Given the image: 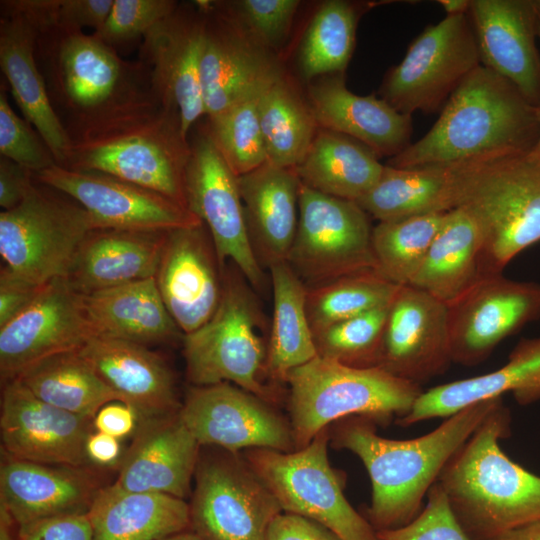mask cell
<instances>
[{
    "instance_id": "cell-42",
    "label": "cell",
    "mask_w": 540,
    "mask_h": 540,
    "mask_svg": "<svg viewBox=\"0 0 540 540\" xmlns=\"http://www.w3.org/2000/svg\"><path fill=\"white\" fill-rule=\"evenodd\" d=\"M446 213L378 222L371 237L376 270L397 285H408L421 266Z\"/></svg>"
},
{
    "instance_id": "cell-6",
    "label": "cell",
    "mask_w": 540,
    "mask_h": 540,
    "mask_svg": "<svg viewBox=\"0 0 540 540\" xmlns=\"http://www.w3.org/2000/svg\"><path fill=\"white\" fill-rule=\"evenodd\" d=\"M284 382L289 386L295 450L339 419L363 416L375 424L397 421L423 392L419 384L380 367H352L318 355L291 370Z\"/></svg>"
},
{
    "instance_id": "cell-60",
    "label": "cell",
    "mask_w": 540,
    "mask_h": 540,
    "mask_svg": "<svg viewBox=\"0 0 540 540\" xmlns=\"http://www.w3.org/2000/svg\"><path fill=\"white\" fill-rule=\"evenodd\" d=\"M161 540H201V539L193 532L183 531V532L168 536L166 538H163Z\"/></svg>"
},
{
    "instance_id": "cell-12",
    "label": "cell",
    "mask_w": 540,
    "mask_h": 540,
    "mask_svg": "<svg viewBox=\"0 0 540 540\" xmlns=\"http://www.w3.org/2000/svg\"><path fill=\"white\" fill-rule=\"evenodd\" d=\"M481 65L468 14L446 16L427 26L401 62L386 74L381 98L398 112L442 110L452 93Z\"/></svg>"
},
{
    "instance_id": "cell-19",
    "label": "cell",
    "mask_w": 540,
    "mask_h": 540,
    "mask_svg": "<svg viewBox=\"0 0 540 540\" xmlns=\"http://www.w3.org/2000/svg\"><path fill=\"white\" fill-rule=\"evenodd\" d=\"M205 30V17L177 6L144 35L139 50L155 96L179 113L186 137L205 115L200 73Z\"/></svg>"
},
{
    "instance_id": "cell-34",
    "label": "cell",
    "mask_w": 540,
    "mask_h": 540,
    "mask_svg": "<svg viewBox=\"0 0 540 540\" xmlns=\"http://www.w3.org/2000/svg\"><path fill=\"white\" fill-rule=\"evenodd\" d=\"M92 540H161L190 528V506L161 493L101 488L87 511Z\"/></svg>"
},
{
    "instance_id": "cell-33",
    "label": "cell",
    "mask_w": 540,
    "mask_h": 540,
    "mask_svg": "<svg viewBox=\"0 0 540 540\" xmlns=\"http://www.w3.org/2000/svg\"><path fill=\"white\" fill-rule=\"evenodd\" d=\"M93 337L147 346L172 341L182 333L169 314L155 278L82 294Z\"/></svg>"
},
{
    "instance_id": "cell-5",
    "label": "cell",
    "mask_w": 540,
    "mask_h": 540,
    "mask_svg": "<svg viewBox=\"0 0 540 540\" xmlns=\"http://www.w3.org/2000/svg\"><path fill=\"white\" fill-rule=\"evenodd\" d=\"M63 166L106 173L186 206L191 144L179 113L156 102L89 128L72 138Z\"/></svg>"
},
{
    "instance_id": "cell-47",
    "label": "cell",
    "mask_w": 540,
    "mask_h": 540,
    "mask_svg": "<svg viewBox=\"0 0 540 540\" xmlns=\"http://www.w3.org/2000/svg\"><path fill=\"white\" fill-rule=\"evenodd\" d=\"M178 6L171 0H113L104 24L93 35L115 49L144 35Z\"/></svg>"
},
{
    "instance_id": "cell-49",
    "label": "cell",
    "mask_w": 540,
    "mask_h": 540,
    "mask_svg": "<svg viewBox=\"0 0 540 540\" xmlns=\"http://www.w3.org/2000/svg\"><path fill=\"white\" fill-rule=\"evenodd\" d=\"M380 540H470L451 511L436 482L429 490L421 512L407 525L377 531Z\"/></svg>"
},
{
    "instance_id": "cell-16",
    "label": "cell",
    "mask_w": 540,
    "mask_h": 540,
    "mask_svg": "<svg viewBox=\"0 0 540 540\" xmlns=\"http://www.w3.org/2000/svg\"><path fill=\"white\" fill-rule=\"evenodd\" d=\"M34 178L81 205L94 229L170 231L201 223L176 201L106 173L56 164Z\"/></svg>"
},
{
    "instance_id": "cell-38",
    "label": "cell",
    "mask_w": 540,
    "mask_h": 540,
    "mask_svg": "<svg viewBox=\"0 0 540 540\" xmlns=\"http://www.w3.org/2000/svg\"><path fill=\"white\" fill-rule=\"evenodd\" d=\"M273 314L268 337L267 377L284 382L288 373L317 356L307 310V287L285 261L269 267Z\"/></svg>"
},
{
    "instance_id": "cell-20",
    "label": "cell",
    "mask_w": 540,
    "mask_h": 540,
    "mask_svg": "<svg viewBox=\"0 0 540 540\" xmlns=\"http://www.w3.org/2000/svg\"><path fill=\"white\" fill-rule=\"evenodd\" d=\"M93 419L50 405L16 379L4 382L1 396L2 449L10 457L82 468Z\"/></svg>"
},
{
    "instance_id": "cell-36",
    "label": "cell",
    "mask_w": 540,
    "mask_h": 540,
    "mask_svg": "<svg viewBox=\"0 0 540 540\" xmlns=\"http://www.w3.org/2000/svg\"><path fill=\"white\" fill-rule=\"evenodd\" d=\"M294 170L303 185L356 202L377 183L384 165L362 143L322 129L316 133L305 157Z\"/></svg>"
},
{
    "instance_id": "cell-54",
    "label": "cell",
    "mask_w": 540,
    "mask_h": 540,
    "mask_svg": "<svg viewBox=\"0 0 540 540\" xmlns=\"http://www.w3.org/2000/svg\"><path fill=\"white\" fill-rule=\"evenodd\" d=\"M34 182L32 171L4 156L0 157V206L4 210L18 206Z\"/></svg>"
},
{
    "instance_id": "cell-8",
    "label": "cell",
    "mask_w": 540,
    "mask_h": 540,
    "mask_svg": "<svg viewBox=\"0 0 540 540\" xmlns=\"http://www.w3.org/2000/svg\"><path fill=\"white\" fill-rule=\"evenodd\" d=\"M246 282L234 264L225 265L216 311L200 328L183 335L186 375L194 386L231 383L272 402L274 392L263 382L265 318Z\"/></svg>"
},
{
    "instance_id": "cell-9",
    "label": "cell",
    "mask_w": 540,
    "mask_h": 540,
    "mask_svg": "<svg viewBox=\"0 0 540 540\" xmlns=\"http://www.w3.org/2000/svg\"><path fill=\"white\" fill-rule=\"evenodd\" d=\"M328 427L303 448L282 452L247 449L244 460L285 513L313 520L342 540H380L370 522L348 502L331 467Z\"/></svg>"
},
{
    "instance_id": "cell-55",
    "label": "cell",
    "mask_w": 540,
    "mask_h": 540,
    "mask_svg": "<svg viewBox=\"0 0 540 540\" xmlns=\"http://www.w3.org/2000/svg\"><path fill=\"white\" fill-rule=\"evenodd\" d=\"M139 421L136 410L122 401H112L102 406L93 418V428L117 439L133 433Z\"/></svg>"
},
{
    "instance_id": "cell-53",
    "label": "cell",
    "mask_w": 540,
    "mask_h": 540,
    "mask_svg": "<svg viewBox=\"0 0 540 540\" xmlns=\"http://www.w3.org/2000/svg\"><path fill=\"white\" fill-rule=\"evenodd\" d=\"M266 540H342L321 524L305 517L280 513L270 525Z\"/></svg>"
},
{
    "instance_id": "cell-61",
    "label": "cell",
    "mask_w": 540,
    "mask_h": 540,
    "mask_svg": "<svg viewBox=\"0 0 540 540\" xmlns=\"http://www.w3.org/2000/svg\"><path fill=\"white\" fill-rule=\"evenodd\" d=\"M537 118L540 123V106L536 107ZM529 156L540 164V134L534 148L529 153Z\"/></svg>"
},
{
    "instance_id": "cell-57",
    "label": "cell",
    "mask_w": 540,
    "mask_h": 540,
    "mask_svg": "<svg viewBox=\"0 0 540 540\" xmlns=\"http://www.w3.org/2000/svg\"><path fill=\"white\" fill-rule=\"evenodd\" d=\"M490 540H540V521L510 530Z\"/></svg>"
},
{
    "instance_id": "cell-44",
    "label": "cell",
    "mask_w": 540,
    "mask_h": 540,
    "mask_svg": "<svg viewBox=\"0 0 540 540\" xmlns=\"http://www.w3.org/2000/svg\"><path fill=\"white\" fill-rule=\"evenodd\" d=\"M270 84L255 89L224 111L208 118L206 129L236 176L244 175L267 162L258 106L262 92Z\"/></svg>"
},
{
    "instance_id": "cell-1",
    "label": "cell",
    "mask_w": 540,
    "mask_h": 540,
    "mask_svg": "<svg viewBox=\"0 0 540 540\" xmlns=\"http://www.w3.org/2000/svg\"><path fill=\"white\" fill-rule=\"evenodd\" d=\"M500 402L502 397L474 403L431 432L407 440L378 435L375 423L363 416L337 425L334 445L354 453L369 474L372 497L366 519L376 531L403 527L421 512L449 460Z\"/></svg>"
},
{
    "instance_id": "cell-31",
    "label": "cell",
    "mask_w": 540,
    "mask_h": 540,
    "mask_svg": "<svg viewBox=\"0 0 540 540\" xmlns=\"http://www.w3.org/2000/svg\"><path fill=\"white\" fill-rule=\"evenodd\" d=\"M167 233L94 229L64 278L81 294L154 278Z\"/></svg>"
},
{
    "instance_id": "cell-51",
    "label": "cell",
    "mask_w": 540,
    "mask_h": 540,
    "mask_svg": "<svg viewBox=\"0 0 540 540\" xmlns=\"http://www.w3.org/2000/svg\"><path fill=\"white\" fill-rule=\"evenodd\" d=\"M45 285L35 284L7 267H2L0 270V327L27 308Z\"/></svg>"
},
{
    "instance_id": "cell-30",
    "label": "cell",
    "mask_w": 540,
    "mask_h": 540,
    "mask_svg": "<svg viewBox=\"0 0 540 540\" xmlns=\"http://www.w3.org/2000/svg\"><path fill=\"white\" fill-rule=\"evenodd\" d=\"M512 392L521 405L540 400V337L522 339L499 369L435 386L423 391L410 411L398 419L410 426L428 419L449 417L474 403Z\"/></svg>"
},
{
    "instance_id": "cell-13",
    "label": "cell",
    "mask_w": 540,
    "mask_h": 540,
    "mask_svg": "<svg viewBox=\"0 0 540 540\" xmlns=\"http://www.w3.org/2000/svg\"><path fill=\"white\" fill-rule=\"evenodd\" d=\"M194 476L191 532L201 540H266L283 511L245 460L230 452L201 460Z\"/></svg>"
},
{
    "instance_id": "cell-18",
    "label": "cell",
    "mask_w": 540,
    "mask_h": 540,
    "mask_svg": "<svg viewBox=\"0 0 540 540\" xmlns=\"http://www.w3.org/2000/svg\"><path fill=\"white\" fill-rule=\"evenodd\" d=\"M93 337L82 294L64 277L48 282L36 299L0 327L3 382L48 356L79 350Z\"/></svg>"
},
{
    "instance_id": "cell-39",
    "label": "cell",
    "mask_w": 540,
    "mask_h": 540,
    "mask_svg": "<svg viewBox=\"0 0 540 540\" xmlns=\"http://www.w3.org/2000/svg\"><path fill=\"white\" fill-rule=\"evenodd\" d=\"M13 379L42 401L91 419L105 404L120 401L78 350L41 359Z\"/></svg>"
},
{
    "instance_id": "cell-32",
    "label": "cell",
    "mask_w": 540,
    "mask_h": 540,
    "mask_svg": "<svg viewBox=\"0 0 540 540\" xmlns=\"http://www.w3.org/2000/svg\"><path fill=\"white\" fill-rule=\"evenodd\" d=\"M201 58V84L205 115L212 117L254 91L281 77L276 63L225 22L207 18Z\"/></svg>"
},
{
    "instance_id": "cell-4",
    "label": "cell",
    "mask_w": 540,
    "mask_h": 540,
    "mask_svg": "<svg viewBox=\"0 0 540 540\" xmlns=\"http://www.w3.org/2000/svg\"><path fill=\"white\" fill-rule=\"evenodd\" d=\"M36 56L55 111L71 139L112 119L160 102L140 62L82 30L37 29Z\"/></svg>"
},
{
    "instance_id": "cell-11",
    "label": "cell",
    "mask_w": 540,
    "mask_h": 540,
    "mask_svg": "<svg viewBox=\"0 0 540 540\" xmlns=\"http://www.w3.org/2000/svg\"><path fill=\"white\" fill-rule=\"evenodd\" d=\"M369 215L355 202L300 182L299 218L287 263L306 287L376 270Z\"/></svg>"
},
{
    "instance_id": "cell-10",
    "label": "cell",
    "mask_w": 540,
    "mask_h": 540,
    "mask_svg": "<svg viewBox=\"0 0 540 540\" xmlns=\"http://www.w3.org/2000/svg\"><path fill=\"white\" fill-rule=\"evenodd\" d=\"M92 230L81 205L35 180L18 206L0 213V255L9 270L45 285L66 277Z\"/></svg>"
},
{
    "instance_id": "cell-26",
    "label": "cell",
    "mask_w": 540,
    "mask_h": 540,
    "mask_svg": "<svg viewBox=\"0 0 540 540\" xmlns=\"http://www.w3.org/2000/svg\"><path fill=\"white\" fill-rule=\"evenodd\" d=\"M78 352L120 401L136 410L141 422L179 411L173 373L147 346L91 337Z\"/></svg>"
},
{
    "instance_id": "cell-41",
    "label": "cell",
    "mask_w": 540,
    "mask_h": 540,
    "mask_svg": "<svg viewBox=\"0 0 540 540\" xmlns=\"http://www.w3.org/2000/svg\"><path fill=\"white\" fill-rule=\"evenodd\" d=\"M400 286L377 270H367L307 288L306 310L313 335L334 323L390 305Z\"/></svg>"
},
{
    "instance_id": "cell-24",
    "label": "cell",
    "mask_w": 540,
    "mask_h": 540,
    "mask_svg": "<svg viewBox=\"0 0 540 540\" xmlns=\"http://www.w3.org/2000/svg\"><path fill=\"white\" fill-rule=\"evenodd\" d=\"M100 487L83 468L25 461L5 454L0 467V503L18 536L54 517L87 513Z\"/></svg>"
},
{
    "instance_id": "cell-62",
    "label": "cell",
    "mask_w": 540,
    "mask_h": 540,
    "mask_svg": "<svg viewBox=\"0 0 540 540\" xmlns=\"http://www.w3.org/2000/svg\"><path fill=\"white\" fill-rule=\"evenodd\" d=\"M535 6H536L537 38L540 40V0H535Z\"/></svg>"
},
{
    "instance_id": "cell-50",
    "label": "cell",
    "mask_w": 540,
    "mask_h": 540,
    "mask_svg": "<svg viewBox=\"0 0 540 540\" xmlns=\"http://www.w3.org/2000/svg\"><path fill=\"white\" fill-rule=\"evenodd\" d=\"M299 3L298 0H241L234 7L256 41L275 45L286 36Z\"/></svg>"
},
{
    "instance_id": "cell-23",
    "label": "cell",
    "mask_w": 540,
    "mask_h": 540,
    "mask_svg": "<svg viewBox=\"0 0 540 540\" xmlns=\"http://www.w3.org/2000/svg\"><path fill=\"white\" fill-rule=\"evenodd\" d=\"M481 65L540 106V54L535 0H471L468 10Z\"/></svg>"
},
{
    "instance_id": "cell-21",
    "label": "cell",
    "mask_w": 540,
    "mask_h": 540,
    "mask_svg": "<svg viewBox=\"0 0 540 540\" xmlns=\"http://www.w3.org/2000/svg\"><path fill=\"white\" fill-rule=\"evenodd\" d=\"M447 304L409 285L389 305L378 367L416 384L452 363Z\"/></svg>"
},
{
    "instance_id": "cell-28",
    "label": "cell",
    "mask_w": 540,
    "mask_h": 540,
    "mask_svg": "<svg viewBox=\"0 0 540 540\" xmlns=\"http://www.w3.org/2000/svg\"><path fill=\"white\" fill-rule=\"evenodd\" d=\"M309 99L318 126L362 143L378 158H392L412 143V116L398 112L375 94H354L341 76L311 86Z\"/></svg>"
},
{
    "instance_id": "cell-25",
    "label": "cell",
    "mask_w": 540,
    "mask_h": 540,
    "mask_svg": "<svg viewBox=\"0 0 540 540\" xmlns=\"http://www.w3.org/2000/svg\"><path fill=\"white\" fill-rule=\"evenodd\" d=\"M200 446L179 411L142 421L112 485L129 492L161 493L184 499L190 492Z\"/></svg>"
},
{
    "instance_id": "cell-52",
    "label": "cell",
    "mask_w": 540,
    "mask_h": 540,
    "mask_svg": "<svg viewBox=\"0 0 540 540\" xmlns=\"http://www.w3.org/2000/svg\"><path fill=\"white\" fill-rule=\"evenodd\" d=\"M20 540H92L87 513L69 514L44 520L19 536Z\"/></svg>"
},
{
    "instance_id": "cell-22",
    "label": "cell",
    "mask_w": 540,
    "mask_h": 540,
    "mask_svg": "<svg viewBox=\"0 0 540 540\" xmlns=\"http://www.w3.org/2000/svg\"><path fill=\"white\" fill-rule=\"evenodd\" d=\"M223 270L202 222L168 231L154 278L183 335L200 328L216 311L223 291Z\"/></svg>"
},
{
    "instance_id": "cell-43",
    "label": "cell",
    "mask_w": 540,
    "mask_h": 540,
    "mask_svg": "<svg viewBox=\"0 0 540 540\" xmlns=\"http://www.w3.org/2000/svg\"><path fill=\"white\" fill-rule=\"evenodd\" d=\"M358 11L349 2L331 0L318 9L306 31L300 50L305 78L342 73L355 46Z\"/></svg>"
},
{
    "instance_id": "cell-2",
    "label": "cell",
    "mask_w": 540,
    "mask_h": 540,
    "mask_svg": "<svg viewBox=\"0 0 540 540\" xmlns=\"http://www.w3.org/2000/svg\"><path fill=\"white\" fill-rule=\"evenodd\" d=\"M539 134L536 107L480 65L452 93L432 128L386 165L462 167L527 155Z\"/></svg>"
},
{
    "instance_id": "cell-14",
    "label": "cell",
    "mask_w": 540,
    "mask_h": 540,
    "mask_svg": "<svg viewBox=\"0 0 540 540\" xmlns=\"http://www.w3.org/2000/svg\"><path fill=\"white\" fill-rule=\"evenodd\" d=\"M185 198L187 209L208 229L221 266L234 264L252 287L261 290L265 274L248 237L238 176L207 129L191 143Z\"/></svg>"
},
{
    "instance_id": "cell-46",
    "label": "cell",
    "mask_w": 540,
    "mask_h": 540,
    "mask_svg": "<svg viewBox=\"0 0 540 540\" xmlns=\"http://www.w3.org/2000/svg\"><path fill=\"white\" fill-rule=\"evenodd\" d=\"M12 9L24 14L37 29L95 31L104 24L113 0H6Z\"/></svg>"
},
{
    "instance_id": "cell-45",
    "label": "cell",
    "mask_w": 540,
    "mask_h": 540,
    "mask_svg": "<svg viewBox=\"0 0 540 540\" xmlns=\"http://www.w3.org/2000/svg\"><path fill=\"white\" fill-rule=\"evenodd\" d=\"M388 308L374 309L316 332L317 355L352 367H378Z\"/></svg>"
},
{
    "instance_id": "cell-58",
    "label": "cell",
    "mask_w": 540,
    "mask_h": 540,
    "mask_svg": "<svg viewBox=\"0 0 540 540\" xmlns=\"http://www.w3.org/2000/svg\"><path fill=\"white\" fill-rule=\"evenodd\" d=\"M16 525L6 507L0 503V540H17L13 526Z\"/></svg>"
},
{
    "instance_id": "cell-15",
    "label": "cell",
    "mask_w": 540,
    "mask_h": 540,
    "mask_svg": "<svg viewBox=\"0 0 540 540\" xmlns=\"http://www.w3.org/2000/svg\"><path fill=\"white\" fill-rule=\"evenodd\" d=\"M447 307L452 361L473 367L540 318V283L485 275Z\"/></svg>"
},
{
    "instance_id": "cell-35",
    "label": "cell",
    "mask_w": 540,
    "mask_h": 540,
    "mask_svg": "<svg viewBox=\"0 0 540 540\" xmlns=\"http://www.w3.org/2000/svg\"><path fill=\"white\" fill-rule=\"evenodd\" d=\"M483 276L481 231L474 218L457 207L446 213L408 285L449 304Z\"/></svg>"
},
{
    "instance_id": "cell-29",
    "label": "cell",
    "mask_w": 540,
    "mask_h": 540,
    "mask_svg": "<svg viewBox=\"0 0 540 540\" xmlns=\"http://www.w3.org/2000/svg\"><path fill=\"white\" fill-rule=\"evenodd\" d=\"M245 224L262 267L287 261L299 218L300 180L293 169L265 162L238 176Z\"/></svg>"
},
{
    "instance_id": "cell-37",
    "label": "cell",
    "mask_w": 540,
    "mask_h": 540,
    "mask_svg": "<svg viewBox=\"0 0 540 540\" xmlns=\"http://www.w3.org/2000/svg\"><path fill=\"white\" fill-rule=\"evenodd\" d=\"M456 167L384 165L377 183L356 203L380 221L445 213L455 208Z\"/></svg>"
},
{
    "instance_id": "cell-7",
    "label": "cell",
    "mask_w": 540,
    "mask_h": 540,
    "mask_svg": "<svg viewBox=\"0 0 540 540\" xmlns=\"http://www.w3.org/2000/svg\"><path fill=\"white\" fill-rule=\"evenodd\" d=\"M454 204L479 226L484 275L502 274L540 241V164L527 154L456 167Z\"/></svg>"
},
{
    "instance_id": "cell-56",
    "label": "cell",
    "mask_w": 540,
    "mask_h": 540,
    "mask_svg": "<svg viewBox=\"0 0 540 540\" xmlns=\"http://www.w3.org/2000/svg\"><path fill=\"white\" fill-rule=\"evenodd\" d=\"M121 454L119 439L103 432H91L86 442V455L91 462L109 466L115 464Z\"/></svg>"
},
{
    "instance_id": "cell-48",
    "label": "cell",
    "mask_w": 540,
    "mask_h": 540,
    "mask_svg": "<svg viewBox=\"0 0 540 540\" xmlns=\"http://www.w3.org/2000/svg\"><path fill=\"white\" fill-rule=\"evenodd\" d=\"M0 153L34 174L57 164L40 134L11 108L3 89L0 91Z\"/></svg>"
},
{
    "instance_id": "cell-27",
    "label": "cell",
    "mask_w": 540,
    "mask_h": 540,
    "mask_svg": "<svg viewBox=\"0 0 540 540\" xmlns=\"http://www.w3.org/2000/svg\"><path fill=\"white\" fill-rule=\"evenodd\" d=\"M38 30L1 1L0 66L25 119L35 127L58 165L64 166L72 139L55 111L36 57Z\"/></svg>"
},
{
    "instance_id": "cell-3",
    "label": "cell",
    "mask_w": 540,
    "mask_h": 540,
    "mask_svg": "<svg viewBox=\"0 0 540 540\" xmlns=\"http://www.w3.org/2000/svg\"><path fill=\"white\" fill-rule=\"evenodd\" d=\"M511 415L500 402L449 460L437 483L470 540H490L540 521V476L512 461L499 440Z\"/></svg>"
},
{
    "instance_id": "cell-40",
    "label": "cell",
    "mask_w": 540,
    "mask_h": 540,
    "mask_svg": "<svg viewBox=\"0 0 540 540\" xmlns=\"http://www.w3.org/2000/svg\"><path fill=\"white\" fill-rule=\"evenodd\" d=\"M258 109L267 161L294 170L317 133L310 106L281 76L262 92Z\"/></svg>"
},
{
    "instance_id": "cell-17",
    "label": "cell",
    "mask_w": 540,
    "mask_h": 540,
    "mask_svg": "<svg viewBox=\"0 0 540 540\" xmlns=\"http://www.w3.org/2000/svg\"><path fill=\"white\" fill-rule=\"evenodd\" d=\"M269 403L231 383L193 386L179 416L200 445L233 454L253 448L294 451L290 423Z\"/></svg>"
},
{
    "instance_id": "cell-59",
    "label": "cell",
    "mask_w": 540,
    "mask_h": 540,
    "mask_svg": "<svg viewBox=\"0 0 540 540\" xmlns=\"http://www.w3.org/2000/svg\"><path fill=\"white\" fill-rule=\"evenodd\" d=\"M471 0H439V5L446 12V16L467 14Z\"/></svg>"
}]
</instances>
